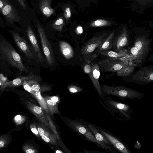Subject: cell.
<instances>
[{
    "mask_svg": "<svg viewBox=\"0 0 153 153\" xmlns=\"http://www.w3.org/2000/svg\"><path fill=\"white\" fill-rule=\"evenodd\" d=\"M150 42L145 36L136 37L134 43L128 51L129 60L135 67L141 66L146 60L150 49Z\"/></svg>",
    "mask_w": 153,
    "mask_h": 153,
    "instance_id": "cell-1",
    "label": "cell"
},
{
    "mask_svg": "<svg viewBox=\"0 0 153 153\" xmlns=\"http://www.w3.org/2000/svg\"><path fill=\"white\" fill-rule=\"evenodd\" d=\"M100 97L99 102L113 116L120 121H127L132 119L133 111L129 105L112 99L110 96Z\"/></svg>",
    "mask_w": 153,
    "mask_h": 153,
    "instance_id": "cell-2",
    "label": "cell"
},
{
    "mask_svg": "<svg viewBox=\"0 0 153 153\" xmlns=\"http://www.w3.org/2000/svg\"><path fill=\"white\" fill-rule=\"evenodd\" d=\"M100 86L103 97L112 95L118 97L121 100L125 101L126 99L137 101L144 96V94L142 92L123 86L102 84L100 85Z\"/></svg>",
    "mask_w": 153,
    "mask_h": 153,
    "instance_id": "cell-3",
    "label": "cell"
},
{
    "mask_svg": "<svg viewBox=\"0 0 153 153\" xmlns=\"http://www.w3.org/2000/svg\"><path fill=\"white\" fill-rule=\"evenodd\" d=\"M0 54L3 59L21 71L28 72L20 55L11 44L4 40L0 41Z\"/></svg>",
    "mask_w": 153,
    "mask_h": 153,
    "instance_id": "cell-4",
    "label": "cell"
},
{
    "mask_svg": "<svg viewBox=\"0 0 153 153\" xmlns=\"http://www.w3.org/2000/svg\"><path fill=\"white\" fill-rule=\"evenodd\" d=\"M108 35L107 32L100 33L92 37L83 45L81 50V54L86 62L90 63L98 57L95 51Z\"/></svg>",
    "mask_w": 153,
    "mask_h": 153,
    "instance_id": "cell-5",
    "label": "cell"
},
{
    "mask_svg": "<svg viewBox=\"0 0 153 153\" xmlns=\"http://www.w3.org/2000/svg\"><path fill=\"white\" fill-rule=\"evenodd\" d=\"M129 55L120 58L108 57L100 61L98 65L102 72H117L126 67L129 61Z\"/></svg>",
    "mask_w": 153,
    "mask_h": 153,
    "instance_id": "cell-6",
    "label": "cell"
},
{
    "mask_svg": "<svg viewBox=\"0 0 153 153\" xmlns=\"http://www.w3.org/2000/svg\"><path fill=\"white\" fill-rule=\"evenodd\" d=\"M70 125L79 133L84 135L88 140L94 143L102 149L108 152L115 153L114 149L97 140L87 126L74 121L69 120Z\"/></svg>",
    "mask_w": 153,
    "mask_h": 153,
    "instance_id": "cell-7",
    "label": "cell"
},
{
    "mask_svg": "<svg viewBox=\"0 0 153 153\" xmlns=\"http://www.w3.org/2000/svg\"><path fill=\"white\" fill-rule=\"evenodd\" d=\"M95 126L115 150L121 153H131L128 146L120 139L106 129Z\"/></svg>",
    "mask_w": 153,
    "mask_h": 153,
    "instance_id": "cell-8",
    "label": "cell"
},
{
    "mask_svg": "<svg viewBox=\"0 0 153 153\" xmlns=\"http://www.w3.org/2000/svg\"><path fill=\"white\" fill-rule=\"evenodd\" d=\"M132 82L140 85H146L153 81V66L149 65L140 68L133 75Z\"/></svg>",
    "mask_w": 153,
    "mask_h": 153,
    "instance_id": "cell-9",
    "label": "cell"
},
{
    "mask_svg": "<svg viewBox=\"0 0 153 153\" xmlns=\"http://www.w3.org/2000/svg\"><path fill=\"white\" fill-rule=\"evenodd\" d=\"M37 30L39 36L44 53L48 65L53 66L54 62L53 51L45 31L39 22L37 24Z\"/></svg>",
    "mask_w": 153,
    "mask_h": 153,
    "instance_id": "cell-10",
    "label": "cell"
},
{
    "mask_svg": "<svg viewBox=\"0 0 153 153\" xmlns=\"http://www.w3.org/2000/svg\"><path fill=\"white\" fill-rule=\"evenodd\" d=\"M25 103L28 108L38 120L51 129L45 113L44 112L42 108L29 101H26Z\"/></svg>",
    "mask_w": 153,
    "mask_h": 153,
    "instance_id": "cell-11",
    "label": "cell"
},
{
    "mask_svg": "<svg viewBox=\"0 0 153 153\" xmlns=\"http://www.w3.org/2000/svg\"><path fill=\"white\" fill-rule=\"evenodd\" d=\"M128 31L124 27L117 36L114 37L112 49L116 51L123 49L128 44Z\"/></svg>",
    "mask_w": 153,
    "mask_h": 153,
    "instance_id": "cell-12",
    "label": "cell"
},
{
    "mask_svg": "<svg viewBox=\"0 0 153 153\" xmlns=\"http://www.w3.org/2000/svg\"><path fill=\"white\" fill-rule=\"evenodd\" d=\"M15 42L19 49L29 58H32L33 56L31 53L29 45L25 40L18 33L13 31H10Z\"/></svg>",
    "mask_w": 153,
    "mask_h": 153,
    "instance_id": "cell-13",
    "label": "cell"
},
{
    "mask_svg": "<svg viewBox=\"0 0 153 153\" xmlns=\"http://www.w3.org/2000/svg\"><path fill=\"white\" fill-rule=\"evenodd\" d=\"M100 71L98 64H95L92 66L91 71L88 74L95 89L100 97H103V94L99 82Z\"/></svg>",
    "mask_w": 153,
    "mask_h": 153,
    "instance_id": "cell-14",
    "label": "cell"
},
{
    "mask_svg": "<svg viewBox=\"0 0 153 153\" xmlns=\"http://www.w3.org/2000/svg\"><path fill=\"white\" fill-rule=\"evenodd\" d=\"M30 80L39 81L40 78L33 74L19 77L11 81L8 80L4 85L1 86V89L3 90L7 87H13L20 86L22 85L25 81Z\"/></svg>",
    "mask_w": 153,
    "mask_h": 153,
    "instance_id": "cell-15",
    "label": "cell"
},
{
    "mask_svg": "<svg viewBox=\"0 0 153 153\" xmlns=\"http://www.w3.org/2000/svg\"><path fill=\"white\" fill-rule=\"evenodd\" d=\"M27 32L29 40L37 53L38 59L41 63H42L45 60L41 53L36 36L30 26L28 25Z\"/></svg>",
    "mask_w": 153,
    "mask_h": 153,
    "instance_id": "cell-16",
    "label": "cell"
},
{
    "mask_svg": "<svg viewBox=\"0 0 153 153\" xmlns=\"http://www.w3.org/2000/svg\"><path fill=\"white\" fill-rule=\"evenodd\" d=\"M37 130L40 136L44 141L53 145H56L57 144V138L54 133L51 134L40 127L38 128Z\"/></svg>",
    "mask_w": 153,
    "mask_h": 153,
    "instance_id": "cell-17",
    "label": "cell"
},
{
    "mask_svg": "<svg viewBox=\"0 0 153 153\" xmlns=\"http://www.w3.org/2000/svg\"><path fill=\"white\" fill-rule=\"evenodd\" d=\"M96 53L107 57L120 58L125 57L128 55L127 50L124 49L118 51L110 50L102 51L97 52Z\"/></svg>",
    "mask_w": 153,
    "mask_h": 153,
    "instance_id": "cell-18",
    "label": "cell"
},
{
    "mask_svg": "<svg viewBox=\"0 0 153 153\" xmlns=\"http://www.w3.org/2000/svg\"><path fill=\"white\" fill-rule=\"evenodd\" d=\"M59 45L61 52L65 58L68 59L74 56L73 49L68 43L64 41H60Z\"/></svg>",
    "mask_w": 153,
    "mask_h": 153,
    "instance_id": "cell-19",
    "label": "cell"
},
{
    "mask_svg": "<svg viewBox=\"0 0 153 153\" xmlns=\"http://www.w3.org/2000/svg\"><path fill=\"white\" fill-rule=\"evenodd\" d=\"M1 11L5 18L10 22L17 21V15L16 14L10 5L7 4L3 8Z\"/></svg>",
    "mask_w": 153,
    "mask_h": 153,
    "instance_id": "cell-20",
    "label": "cell"
},
{
    "mask_svg": "<svg viewBox=\"0 0 153 153\" xmlns=\"http://www.w3.org/2000/svg\"><path fill=\"white\" fill-rule=\"evenodd\" d=\"M115 33L114 32H113L108 35L105 40L96 50L95 53L98 51L111 49Z\"/></svg>",
    "mask_w": 153,
    "mask_h": 153,
    "instance_id": "cell-21",
    "label": "cell"
},
{
    "mask_svg": "<svg viewBox=\"0 0 153 153\" xmlns=\"http://www.w3.org/2000/svg\"><path fill=\"white\" fill-rule=\"evenodd\" d=\"M87 126L93 134L97 140L114 149L103 135L98 131L95 125L91 123H88L87 124Z\"/></svg>",
    "mask_w": 153,
    "mask_h": 153,
    "instance_id": "cell-22",
    "label": "cell"
},
{
    "mask_svg": "<svg viewBox=\"0 0 153 153\" xmlns=\"http://www.w3.org/2000/svg\"><path fill=\"white\" fill-rule=\"evenodd\" d=\"M135 68L134 64L129 60L126 67L117 71V75L120 77L128 76L133 72Z\"/></svg>",
    "mask_w": 153,
    "mask_h": 153,
    "instance_id": "cell-23",
    "label": "cell"
},
{
    "mask_svg": "<svg viewBox=\"0 0 153 153\" xmlns=\"http://www.w3.org/2000/svg\"><path fill=\"white\" fill-rule=\"evenodd\" d=\"M51 0H42L40 3V8L42 13L49 17L54 13V10L51 7Z\"/></svg>",
    "mask_w": 153,
    "mask_h": 153,
    "instance_id": "cell-24",
    "label": "cell"
},
{
    "mask_svg": "<svg viewBox=\"0 0 153 153\" xmlns=\"http://www.w3.org/2000/svg\"><path fill=\"white\" fill-rule=\"evenodd\" d=\"M44 98L49 114L53 115L58 111L57 102L51 100L48 97Z\"/></svg>",
    "mask_w": 153,
    "mask_h": 153,
    "instance_id": "cell-25",
    "label": "cell"
},
{
    "mask_svg": "<svg viewBox=\"0 0 153 153\" xmlns=\"http://www.w3.org/2000/svg\"><path fill=\"white\" fill-rule=\"evenodd\" d=\"M35 96L42 109L45 111V112L49 114L44 99L41 95L40 91L35 92Z\"/></svg>",
    "mask_w": 153,
    "mask_h": 153,
    "instance_id": "cell-26",
    "label": "cell"
},
{
    "mask_svg": "<svg viewBox=\"0 0 153 153\" xmlns=\"http://www.w3.org/2000/svg\"><path fill=\"white\" fill-rule=\"evenodd\" d=\"M111 24L110 21L104 19H99L92 22L90 26L94 27H102L109 26Z\"/></svg>",
    "mask_w": 153,
    "mask_h": 153,
    "instance_id": "cell-27",
    "label": "cell"
},
{
    "mask_svg": "<svg viewBox=\"0 0 153 153\" xmlns=\"http://www.w3.org/2000/svg\"><path fill=\"white\" fill-rule=\"evenodd\" d=\"M64 25V20L62 18L60 17L57 19L52 24V27L55 29L61 31Z\"/></svg>",
    "mask_w": 153,
    "mask_h": 153,
    "instance_id": "cell-28",
    "label": "cell"
},
{
    "mask_svg": "<svg viewBox=\"0 0 153 153\" xmlns=\"http://www.w3.org/2000/svg\"><path fill=\"white\" fill-rule=\"evenodd\" d=\"M30 87L31 89L34 91H40L41 88L40 84L37 81L30 80L26 81Z\"/></svg>",
    "mask_w": 153,
    "mask_h": 153,
    "instance_id": "cell-29",
    "label": "cell"
},
{
    "mask_svg": "<svg viewBox=\"0 0 153 153\" xmlns=\"http://www.w3.org/2000/svg\"><path fill=\"white\" fill-rule=\"evenodd\" d=\"M46 117L48 121L50 126L51 127V129L54 132V133L56 135L57 139L59 140L60 139L59 137L58 133L56 130V126L53 123V121L52 120L49 114L45 112Z\"/></svg>",
    "mask_w": 153,
    "mask_h": 153,
    "instance_id": "cell-30",
    "label": "cell"
},
{
    "mask_svg": "<svg viewBox=\"0 0 153 153\" xmlns=\"http://www.w3.org/2000/svg\"><path fill=\"white\" fill-rule=\"evenodd\" d=\"M9 137L6 135H0V149L5 148L8 143Z\"/></svg>",
    "mask_w": 153,
    "mask_h": 153,
    "instance_id": "cell-31",
    "label": "cell"
},
{
    "mask_svg": "<svg viewBox=\"0 0 153 153\" xmlns=\"http://www.w3.org/2000/svg\"><path fill=\"white\" fill-rule=\"evenodd\" d=\"M23 151L26 153H35L37 152V150L30 145L26 144L23 146Z\"/></svg>",
    "mask_w": 153,
    "mask_h": 153,
    "instance_id": "cell-32",
    "label": "cell"
},
{
    "mask_svg": "<svg viewBox=\"0 0 153 153\" xmlns=\"http://www.w3.org/2000/svg\"><path fill=\"white\" fill-rule=\"evenodd\" d=\"M14 121L17 125H19L24 123L25 120V117L21 115H17L14 118Z\"/></svg>",
    "mask_w": 153,
    "mask_h": 153,
    "instance_id": "cell-33",
    "label": "cell"
},
{
    "mask_svg": "<svg viewBox=\"0 0 153 153\" xmlns=\"http://www.w3.org/2000/svg\"><path fill=\"white\" fill-rule=\"evenodd\" d=\"M26 81H25L22 85L24 88L35 97V92L33 91L31 89L30 87Z\"/></svg>",
    "mask_w": 153,
    "mask_h": 153,
    "instance_id": "cell-34",
    "label": "cell"
},
{
    "mask_svg": "<svg viewBox=\"0 0 153 153\" xmlns=\"http://www.w3.org/2000/svg\"><path fill=\"white\" fill-rule=\"evenodd\" d=\"M70 91L72 93H75L82 91V89L74 85H71L68 87Z\"/></svg>",
    "mask_w": 153,
    "mask_h": 153,
    "instance_id": "cell-35",
    "label": "cell"
},
{
    "mask_svg": "<svg viewBox=\"0 0 153 153\" xmlns=\"http://www.w3.org/2000/svg\"><path fill=\"white\" fill-rule=\"evenodd\" d=\"M30 129L32 132L37 137H39V135L36 126L34 124H31L30 126Z\"/></svg>",
    "mask_w": 153,
    "mask_h": 153,
    "instance_id": "cell-36",
    "label": "cell"
},
{
    "mask_svg": "<svg viewBox=\"0 0 153 153\" xmlns=\"http://www.w3.org/2000/svg\"><path fill=\"white\" fill-rule=\"evenodd\" d=\"M71 16V9L69 7L65 8L64 11V16L66 19H69Z\"/></svg>",
    "mask_w": 153,
    "mask_h": 153,
    "instance_id": "cell-37",
    "label": "cell"
},
{
    "mask_svg": "<svg viewBox=\"0 0 153 153\" xmlns=\"http://www.w3.org/2000/svg\"><path fill=\"white\" fill-rule=\"evenodd\" d=\"M8 80L7 77L4 76L2 74H0V86L4 85Z\"/></svg>",
    "mask_w": 153,
    "mask_h": 153,
    "instance_id": "cell-38",
    "label": "cell"
},
{
    "mask_svg": "<svg viewBox=\"0 0 153 153\" xmlns=\"http://www.w3.org/2000/svg\"><path fill=\"white\" fill-rule=\"evenodd\" d=\"M92 66L89 64H86L84 68V71L86 73L89 74L91 71Z\"/></svg>",
    "mask_w": 153,
    "mask_h": 153,
    "instance_id": "cell-39",
    "label": "cell"
},
{
    "mask_svg": "<svg viewBox=\"0 0 153 153\" xmlns=\"http://www.w3.org/2000/svg\"><path fill=\"white\" fill-rule=\"evenodd\" d=\"M6 1L5 0H0V10L1 11L4 6L7 4Z\"/></svg>",
    "mask_w": 153,
    "mask_h": 153,
    "instance_id": "cell-40",
    "label": "cell"
},
{
    "mask_svg": "<svg viewBox=\"0 0 153 153\" xmlns=\"http://www.w3.org/2000/svg\"><path fill=\"white\" fill-rule=\"evenodd\" d=\"M22 6V8L25 10L26 9V5L25 3L24 0H17Z\"/></svg>",
    "mask_w": 153,
    "mask_h": 153,
    "instance_id": "cell-41",
    "label": "cell"
},
{
    "mask_svg": "<svg viewBox=\"0 0 153 153\" xmlns=\"http://www.w3.org/2000/svg\"><path fill=\"white\" fill-rule=\"evenodd\" d=\"M76 32L78 34H80L83 32V29L81 26H78L76 28Z\"/></svg>",
    "mask_w": 153,
    "mask_h": 153,
    "instance_id": "cell-42",
    "label": "cell"
},
{
    "mask_svg": "<svg viewBox=\"0 0 153 153\" xmlns=\"http://www.w3.org/2000/svg\"><path fill=\"white\" fill-rule=\"evenodd\" d=\"M48 98L51 100L58 102H59V98L56 96L48 97Z\"/></svg>",
    "mask_w": 153,
    "mask_h": 153,
    "instance_id": "cell-43",
    "label": "cell"
},
{
    "mask_svg": "<svg viewBox=\"0 0 153 153\" xmlns=\"http://www.w3.org/2000/svg\"><path fill=\"white\" fill-rule=\"evenodd\" d=\"M138 1H139V2H140L141 3H143V4H146V3H148V1H151L152 0H136Z\"/></svg>",
    "mask_w": 153,
    "mask_h": 153,
    "instance_id": "cell-44",
    "label": "cell"
},
{
    "mask_svg": "<svg viewBox=\"0 0 153 153\" xmlns=\"http://www.w3.org/2000/svg\"><path fill=\"white\" fill-rule=\"evenodd\" d=\"M56 153H62L63 152L59 150H58L56 151Z\"/></svg>",
    "mask_w": 153,
    "mask_h": 153,
    "instance_id": "cell-45",
    "label": "cell"
}]
</instances>
